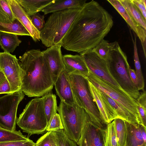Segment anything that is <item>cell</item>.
Listing matches in <instances>:
<instances>
[{"label":"cell","instance_id":"1","mask_svg":"<svg viewBox=\"0 0 146 146\" xmlns=\"http://www.w3.org/2000/svg\"><path fill=\"white\" fill-rule=\"evenodd\" d=\"M113 25L112 16L97 2H86L60 44L80 54L92 49L107 35Z\"/></svg>","mask_w":146,"mask_h":146},{"label":"cell","instance_id":"2","mask_svg":"<svg viewBox=\"0 0 146 146\" xmlns=\"http://www.w3.org/2000/svg\"><path fill=\"white\" fill-rule=\"evenodd\" d=\"M21 90L29 97H39L50 92L54 85L50 71L40 49H33L20 56Z\"/></svg>","mask_w":146,"mask_h":146},{"label":"cell","instance_id":"3","mask_svg":"<svg viewBox=\"0 0 146 146\" xmlns=\"http://www.w3.org/2000/svg\"><path fill=\"white\" fill-rule=\"evenodd\" d=\"M82 8L68 9L52 13L40 32L42 43L47 48L60 44Z\"/></svg>","mask_w":146,"mask_h":146},{"label":"cell","instance_id":"4","mask_svg":"<svg viewBox=\"0 0 146 146\" xmlns=\"http://www.w3.org/2000/svg\"><path fill=\"white\" fill-rule=\"evenodd\" d=\"M106 62L110 73L121 89L136 100L140 93L130 78L128 72L130 66L127 56L116 41L110 43Z\"/></svg>","mask_w":146,"mask_h":146},{"label":"cell","instance_id":"5","mask_svg":"<svg viewBox=\"0 0 146 146\" xmlns=\"http://www.w3.org/2000/svg\"><path fill=\"white\" fill-rule=\"evenodd\" d=\"M68 76L76 104L85 110L92 122L101 129H104L107 125L101 119L98 109L90 94L86 78L73 74Z\"/></svg>","mask_w":146,"mask_h":146},{"label":"cell","instance_id":"6","mask_svg":"<svg viewBox=\"0 0 146 146\" xmlns=\"http://www.w3.org/2000/svg\"><path fill=\"white\" fill-rule=\"evenodd\" d=\"M17 124L23 132L30 135L43 133L48 126L42 98H35L26 105Z\"/></svg>","mask_w":146,"mask_h":146},{"label":"cell","instance_id":"7","mask_svg":"<svg viewBox=\"0 0 146 146\" xmlns=\"http://www.w3.org/2000/svg\"><path fill=\"white\" fill-rule=\"evenodd\" d=\"M57 111L66 135L71 139L78 143L84 124L90 119L85 110L76 103L71 106L60 101Z\"/></svg>","mask_w":146,"mask_h":146},{"label":"cell","instance_id":"8","mask_svg":"<svg viewBox=\"0 0 146 146\" xmlns=\"http://www.w3.org/2000/svg\"><path fill=\"white\" fill-rule=\"evenodd\" d=\"M86 79L101 92L115 100L135 115L143 126L137 108V100L122 90L99 77L89 70Z\"/></svg>","mask_w":146,"mask_h":146},{"label":"cell","instance_id":"9","mask_svg":"<svg viewBox=\"0 0 146 146\" xmlns=\"http://www.w3.org/2000/svg\"><path fill=\"white\" fill-rule=\"evenodd\" d=\"M25 94L21 90L0 97V126L9 131H15L18 105Z\"/></svg>","mask_w":146,"mask_h":146},{"label":"cell","instance_id":"10","mask_svg":"<svg viewBox=\"0 0 146 146\" xmlns=\"http://www.w3.org/2000/svg\"><path fill=\"white\" fill-rule=\"evenodd\" d=\"M0 70L9 84L11 93L21 90V70L15 55L0 52Z\"/></svg>","mask_w":146,"mask_h":146},{"label":"cell","instance_id":"11","mask_svg":"<svg viewBox=\"0 0 146 146\" xmlns=\"http://www.w3.org/2000/svg\"><path fill=\"white\" fill-rule=\"evenodd\" d=\"M83 56L89 70L99 77L123 90L113 77L106 61L92 49L80 54Z\"/></svg>","mask_w":146,"mask_h":146},{"label":"cell","instance_id":"12","mask_svg":"<svg viewBox=\"0 0 146 146\" xmlns=\"http://www.w3.org/2000/svg\"><path fill=\"white\" fill-rule=\"evenodd\" d=\"M61 47L60 44H58L42 51L43 59L49 70L54 84L64 69Z\"/></svg>","mask_w":146,"mask_h":146},{"label":"cell","instance_id":"13","mask_svg":"<svg viewBox=\"0 0 146 146\" xmlns=\"http://www.w3.org/2000/svg\"><path fill=\"white\" fill-rule=\"evenodd\" d=\"M103 129L88 119L84 124L77 146H104Z\"/></svg>","mask_w":146,"mask_h":146},{"label":"cell","instance_id":"14","mask_svg":"<svg viewBox=\"0 0 146 146\" xmlns=\"http://www.w3.org/2000/svg\"><path fill=\"white\" fill-rule=\"evenodd\" d=\"M88 81L90 94L98 109L103 123L107 125L115 119L119 118L110 105L102 97L101 92L88 80Z\"/></svg>","mask_w":146,"mask_h":146},{"label":"cell","instance_id":"15","mask_svg":"<svg viewBox=\"0 0 146 146\" xmlns=\"http://www.w3.org/2000/svg\"><path fill=\"white\" fill-rule=\"evenodd\" d=\"M15 18L23 25L35 42L40 40V32L34 27L31 17L25 12L16 0H7Z\"/></svg>","mask_w":146,"mask_h":146},{"label":"cell","instance_id":"16","mask_svg":"<svg viewBox=\"0 0 146 146\" xmlns=\"http://www.w3.org/2000/svg\"><path fill=\"white\" fill-rule=\"evenodd\" d=\"M124 19L141 42L146 57V30L138 24L132 19L118 0H107Z\"/></svg>","mask_w":146,"mask_h":146},{"label":"cell","instance_id":"17","mask_svg":"<svg viewBox=\"0 0 146 146\" xmlns=\"http://www.w3.org/2000/svg\"><path fill=\"white\" fill-rule=\"evenodd\" d=\"M69 74L63 70L54 84L56 93L60 101L72 106L76 103L74 98Z\"/></svg>","mask_w":146,"mask_h":146},{"label":"cell","instance_id":"18","mask_svg":"<svg viewBox=\"0 0 146 146\" xmlns=\"http://www.w3.org/2000/svg\"><path fill=\"white\" fill-rule=\"evenodd\" d=\"M64 71L68 74H79L86 78L89 69L81 54L75 55L67 54L63 55Z\"/></svg>","mask_w":146,"mask_h":146},{"label":"cell","instance_id":"19","mask_svg":"<svg viewBox=\"0 0 146 146\" xmlns=\"http://www.w3.org/2000/svg\"><path fill=\"white\" fill-rule=\"evenodd\" d=\"M125 123L126 132L125 146H146V142L144 141L141 133L142 125L126 121Z\"/></svg>","mask_w":146,"mask_h":146},{"label":"cell","instance_id":"20","mask_svg":"<svg viewBox=\"0 0 146 146\" xmlns=\"http://www.w3.org/2000/svg\"><path fill=\"white\" fill-rule=\"evenodd\" d=\"M86 0H55L52 3L46 7L41 12L44 15L52 13L69 9H77L82 7Z\"/></svg>","mask_w":146,"mask_h":146},{"label":"cell","instance_id":"21","mask_svg":"<svg viewBox=\"0 0 146 146\" xmlns=\"http://www.w3.org/2000/svg\"><path fill=\"white\" fill-rule=\"evenodd\" d=\"M101 94L102 97L110 105L119 118L130 123L142 125L139 120L126 108L106 94L101 92Z\"/></svg>","mask_w":146,"mask_h":146},{"label":"cell","instance_id":"22","mask_svg":"<svg viewBox=\"0 0 146 146\" xmlns=\"http://www.w3.org/2000/svg\"><path fill=\"white\" fill-rule=\"evenodd\" d=\"M30 17L41 11L55 0H16Z\"/></svg>","mask_w":146,"mask_h":146},{"label":"cell","instance_id":"23","mask_svg":"<svg viewBox=\"0 0 146 146\" xmlns=\"http://www.w3.org/2000/svg\"><path fill=\"white\" fill-rule=\"evenodd\" d=\"M21 42L17 35L0 31V46L4 52L13 53Z\"/></svg>","mask_w":146,"mask_h":146},{"label":"cell","instance_id":"24","mask_svg":"<svg viewBox=\"0 0 146 146\" xmlns=\"http://www.w3.org/2000/svg\"><path fill=\"white\" fill-rule=\"evenodd\" d=\"M44 111L48 125L56 113L57 106L56 95L51 92L42 96Z\"/></svg>","mask_w":146,"mask_h":146},{"label":"cell","instance_id":"25","mask_svg":"<svg viewBox=\"0 0 146 146\" xmlns=\"http://www.w3.org/2000/svg\"><path fill=\"white\" fill-rule=\"evenodd\" d=\"M132 19L139 25L146 30V20L131 0H118Z\"/></svg>","mask_w":146,"mask_h":146},{"label":"cell","instance_id":"26","mask_svg":"<svg viewBox=\"0 0 146 146\" xmlns=\"http://www.w3.org/2000/svg\"><path fill=\"white\" fill-rule=\"evenodd\" d=\"M0 31L17 35L30 36L29 33L25 28L16 19L10 23L5 24L0 23Z\"/></svg>","mask_w":146,"mask_h":146},{"label":"cell","instance_id":"27","mask_svg":"<svg viewBox=\"0 0 146 146\" xmlns=\"http://www.w3.org/2000/svg\"><path fill=\"white\" fill-rule=\"evenodd\" d=\"M134 35L135 36L134 39H133L132 35L131 38L133 45V58L135 68V72L138 81L137 89L139 91L141 90H143L145 87L144 79L142 73L138 53L137 46L136 36L135 34H134Z\"/></svg>","mask_w":146,"mask_h":146},{"label":"cell","instance_id":"28","mask_svg":"<svg viewBox=\"0 0 146 146\" xmlns=\"http://www.w3.org/2000/svg\"><path fill=\"white\" fill-rule=\"evenodd\" d=\"M29 139L26 135H23L20 130L10 131L0 126V143Z\"/></svg>","mask_w":146,"mask_h":146},{"label":"cell","instance_id":"29","mask_svg":"<svg viewBox=\"0 0 146 146\" xmlns=\"http://www.w3.org/2000/svg\"><path fill=\"white\" fill-rule=\"evenodd\" d=\"M104 146H118L115 133L114 120L108 124L102 130Z\"/></svg>","mask_w":146,"mask_h":146},{"label":"cell","instance_id":"30","mask_svg":"<svg viewBox=\"0 0 146 146\" xmlns=\"http://www.w3.org/2000/svg\"><path fill=\"white\" fill-rule=\"evenodd\" d=\"M113 120L118 145L125 146L126 132L125 121L119 118Z\"/></svg>","mask_w":146,"mask_h":146},{"label":"cell","instance_id":"31","mask_svg":"<svg viewBox=\"0 0 146 146\" xmlns=\"http://www.w3.org/2000/svg\"><path fill=\"white\" fill-rule=\"evenodd\" d=\"M7 0H0V23H12L15 19Z\"/></svg>","mask_w":146,"mask_h":146},{"label":"cell","instance_id":"32","mask_svg":"<svg viewBox=\"0 0 146 146\" xmlns=\"http://www.w3.org/2000/svg\"><path fill=\"white\" fill-rule=\"evenodd\" d=\"M137 109L142 123L146 127V92L143 91L140 93L139 97L136 99Z\"/></svg>","mask_w":146,"mask_h":146},{"label":"cell","instance_id":"33","mask_svg":"<svg viewBox=\"0 0 146 146\" xmlns=\"http://www.w3.org/2000/svg\"><path fill=\"white\" fill-rule=\"evenodd\" d=\"M57 146H77L76 143L70 139L63 129L53 131Z\"/></svg>","mask_w":146,"mask_h":146},{"label":"cell","instance_id":"34","mask_svg":"<svg viewBox=\"0 0 146 146\" xmlns=\"http://www.w3.org/2000/svg\"><path fill=\"white\" fill-rule=\"evenodd\" d=\"M110 48V43L104 39L92 50L99 56L106 61Z\"/></svg>","mask_w":146,"mask_h":146},{"label":"cell","instance_id":"35","mask_svg":"<svg viewBox=\"0 0 146 146\" xmlns=\"http://www.w3.org/2000/svg\"><path fill=\"white\" fill-rule=\"evenodd\" d=\"M63 129V127L59 114L56 113L48 124L46 131H55Z\"/></svg>","mask_w":146,"mask_h":146},{"label":"cell","instance_id":"36","mask_svg":"<svg viewBox=\"0 0 146 146\" xmlns=\"http://www.w3.org/2000/svg\"><path fill=\"white\" fill-rule=\"evenodd\" d=\"M32 24L34 27L40 32L43 28L44 24V16L39 13L34 14L31 17Z\"/></svg>","mask_w":146,"mask_h":146},{"label":"cell","instance_id":"37","mask_svg":"<svg viewBox=\"0 0 146 146\" xmlns=\"http://www.w3.org/2000/svg\"><path fill=\"white\" fill-rule=\"evenodd\" d=\"M0 146H35V143L31 139L0 143Z\"/></svg>","mask_w":146,"mask_h":146},{"label":"cell","instance_id":"38","mask_svg":"<svg viewBox=\"0 0 146 146\" xmlns=\"http://www.w3.org/2000/svg\"><path fill=\"white\" fill-rule=\"evenodd\" d=\"M52 131H48L41 136L35 143V146H52L51 139Z\"/></svg>","mask_w":146,"mask_h":146},{"label":"cell","instance_id":"39","mask_svg":"<svg viewBox=\"0 0 146 146\" xmlns=\"http://www.w3.org/2000/svg\"><path fill=\"white\" fill-rule=\"evenodd\" d=\"M137 7L143 17L146 20V1L145 0H131Z\"/></svg>","mask_w":146,"mask_h":146},{"label":"cell","instance_id":"40","mask_svg":"<svg viewBox=\"0 0 146 146\" xmlns=\"http://www.w3.org/2000/svg\"><path fill=\"white\" fill-rule=\"evenodd\" d=\"M10 93V86L8 81L6 79L0 85V94Z\"/></svg>","mask_w":146,"mask_h":146},{"label":"cell","instance_id":"41","mask_svg":"<svg viewBox=\"0 0 146 146\" xmlns=\"http://www.w3.org/2000/svg\"><path fill=\"white\" fill-rule=\"evenodd\" d=\"M128 72L130 78L135 87L137 88L138 81L135 71L131 68L130 66L128 68Z\"/></svg>","mask_w":146,"mask_h":146},{"label":"cell","instance_id":"42","mask_svg":"<svg viewBox=\"0 0 146 146\" xmlns=\"http://www.w3.org/2000/svg\"><path fill=\"white\" fill-rule=\"evenodd\" d=\"M6 79L5 77L0 70V85Z\"/></svg>","mask_w":146,"mask_h":146},{"label":"cell","instance_id":"43","mask_svg":"<svg viewBox=\"0 0 146 146\" xmlns=\"http://www.w3.org/2000/svg\"><path fill=\"white\" fill-rule=\"evenodd\" d=\"M51 142L52 146H57L56 142L54 136L52 131V134L51 137Z\"/></svg>","mask_w":146,"mask_h":146}]
</instances>
